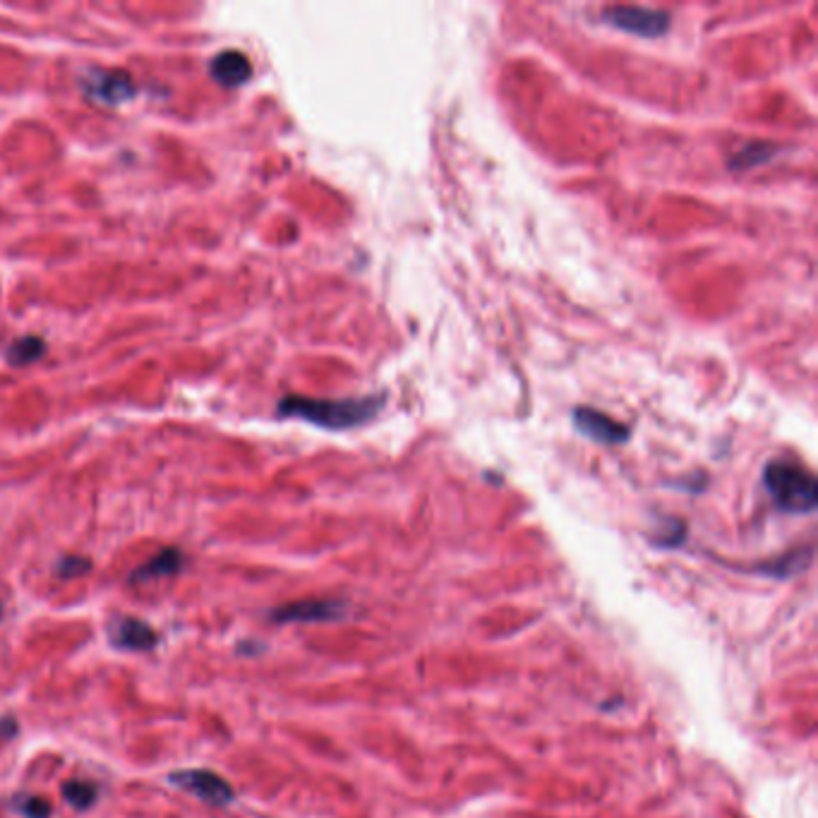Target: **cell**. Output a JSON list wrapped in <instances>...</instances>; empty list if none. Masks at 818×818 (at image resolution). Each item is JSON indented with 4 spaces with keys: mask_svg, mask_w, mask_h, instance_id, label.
<instances>
[{
    "mask_svg": "<svg viewBox=\"0 0 818 818\" xmlns=\"http://www.w3.org/2000/svg\"><path fill=\"white\" fill-rule=\"evenodd\" d=\"M41 353H44V341L36 339V336H24V339H17L10 346L8 360L12 365H29Z\"/></svg>",
    "mask_w": 818,
    "mask_h": 818,
    "instance_id": "7c38bea8",
    "label": "cell"
},
{
    "mask_svg": "<svg viewBox=\"0 0 818 818\" xmlns=\"http://www.w3.org/2000/svg\"><path fill=\"white\" fill-rule=\"evenodd\" d=\"M89 567H92L89 560H82V557H65L63 562L58 564V574L63 576V579H72V576L87 574Z\"/></svg>",
    "mask_w": 818,
    "mask_h": 818,
    "instance_id": "9a60e30c",
    "label": "cell"
},
{
    "mask_svg": "<svg viewBox=\"0 0 818 818\" xmlns=\"http://www.w3.org/2000/svg\"><path fill=\"white\" fill-rule=\"evenodd\" d=\"M180 567H183V555H180L178 550L168 548V550H161L156 557H152L147 564H142V567L130 576V581L144 584V581L164 579V576L178 574Z\"/></svg>",
    "mask_w": 818,
    "mask_h": 818,
    "instance_id": "9c48e42d",
    "label": "cell"
},
{
    "mask_svg": "<svg viewBox=\"0 0 818 818\" xmlns=\"http://www.w3.org/2000/svg\"><path fill=\"white\" fill-rule=\"evenodd\" d=\"M387 401V394L356 396V399H308V396H286L279 401V416L300 418L327 430H351L370 423Z\"/></svg>",
    "mask_w": 818,
    "mask_h": 818,
    "instance_id": "6da1fadb",
    "label": "cell"
},
{
    "mask_svg": "<svg viewBox=\"0 0 818 818\" xmlns=\"http://www.w3.org/2000/svg\"><path fill=\"white\" fill-rule=\"evenodd\" d=\"M574 428L579 430L584 437L593 440L598 444H610V447L624 444L631 437V430L627 425H622L615 418H610L608 413L596 411V408H588V406L574 408Z\"/></svg>",
    "mask_w": 818,
    "mask_h": 818,
    "instance_id": "5b68a950",
    "label": "cell"
},
{
    "mask_svg": "<svg viewBox=\"0 0 818 818\" xmlns=\"http://www.w3.org/2000/svg\"><path fill=\"white\" fill-rule=\"evenodd\" d=\"M0 615H3V608H0Z\"/></svg>",
    "mask_w": 818,
    "mask_h": 818,
    "instance_id": "2e32d148",
    "label": "cell"
},
{
    "mask_svg": "<svg viewBox=\"0 0 818 818\" xmlns=\"http://www.w3.org/2000/svg\"><path fill=\"white\" fill-rule=\"evenodd\" d=\"M252 75V65L248 56L238 51H224L214 58L212 63V77L224 84V87H240L245 84Z\"/></svg>",
    "mask_w": 818,
    "mask_h": 818,
    "instance_id": "ba28073f",
    "label": "cell"
},
{
    "mask_svg": "<svg viewBox=\"0 0 818 818\" xmlns=\"http://www.w3.org/2000/svg\"><path fill=\"white\" fill-rule=\"evenodd\" d=\"M763 483L783 512L809 514L816 509L818 490L807 468L790 461H771L763 471Z\"/></svg>",
    "mask_w": 818,
    "mask_h": 818,
    "instance_id": "7a4b0ae2",
    "label": "cell"
},
{
    "mask_svg": "<svg viewBox=\"0 0 818 818\" xmlns=\"http://www.w3.org/2000/svg\"><path fill=\"white\" fill-rule=\"evenodd\" d=\"M168 780L180 790L195 795L200 802L214 804V807H224V804L233 802V787L221 775L212 771H200V768H195V771H178L168 775Z\"/></svg>",
    "mask_w": 818,
    "mask_h": 818,
    "instance_id": "277c9868",
    "label": "cell"
},
{
    "mask_svg": "<svg viewBox=\"0 0 818 818\" xmlns=\"http://www.w3.org/2000/svg\"><path fill=\"white\" fill-rule=\"evenodd\" d=\"M344 615V605L336 600H300L272 612V619L279 624L288 622H334Z\"/></svg>",
    "mask_w": 818,
    "mask_h": 818,
    "instance_id": "52a82bcc",
    "label": "cell"
},
{
    "mask_svg": "<svg viewBox=\"0 0 818 818\" xmlns=\"http://www.w3.org/2000/svg\"><path fill=\"white\" fill-rule=\"evenodd\" d=\"M108 636L111 643L120 651H152L159 641V636L149 627L147 622L135 619V617H118L108 627Z\"/></svg>",
    "mask_w": 818,
    "mask_h": 818,
    "instance_id": "8992f818",
    "label": "cell"
},
{
    "mask_svg": "<svg viewBox=\"0 0 818 818\" xmlns=\"http://www.w3.org/2000/svg\"><path fill=\"white\" fill-rule=\"evenodd\" d=\"M12 807H15L24 818H48L51 816V804H48L46 799L36 797V795H20L15 797V802H12Z\"/></svg>",
    "mask_w": 818,
    "mask_h": 818,
    "instance_id": "5bb4252c",
    "label": "cell"
},
{
    "mask_svg": "<svg viewBox=\"0 0 818 818\" xmlns=\"http://www.w3.org/2000/svg\"><path fill=\"white\" fill-rule=\"evenodd\" d=\"M775 154H778L775 144L754 142V144H747V147H744L742 152H737V156L730 161V166L732 168H742V171H744V168H754V166H759V164H763L768 159H773Z\"/></svg>",
    "mask_w": 818,
    "mask_h": 818,
    "instance_id": "8fae6325",
    "label": "cell"
},
{
    "mask_svg": "<svg viewBox=\"0 0 818 818\" xmlns=\"http://www.w3.org/2000/svg\"><path fill=\"white\" fill-rule=\"evenodd\" d=\"M92 94L96 96V99L108 101V104L125 101L132 94V82L125 75H116V72H101V75L94 77Z\"/></svg>",
    "mask_w": 818,
    "mask_h": 818,
    "instance_id": "30bf717a",
    "label": "cell"
},
{
    "mask_svg": "<svg viewBox=\"0 0 818 818\" xmlns=\"http://www.w3.org/2000/svg\"><path fill=\"white\" fill-rule=\"evenodd\" d=\"M63 797L75 809H89L96 802V787L87 783V780H72V783L63 785Z\"/></svg>",
    "mask_w": 818,
    "mask_h": 818,
    "instance_id": "4fadbf2b",
    "label": "cell"
},
{
    "mask_svg": "<svg viewBox=\"0 0 818 818\" xmlns=\"http://www.w3.org/2000/svg\"><path fill=\"white\" fill-rule=\"evenodd\" d=\"M603 20L619 32H629L643 39H655L670 29V12L643 5H615L603 12Z\"/></svg>",
    "mask_w": 818,
    "mask_h": 818,
    "instance_id": "3957f363",
    "label": "cell"
}]
</instances>
